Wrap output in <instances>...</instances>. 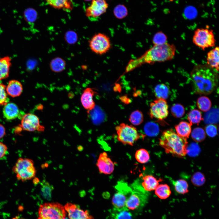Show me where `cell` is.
I'll list each match as a JSON object with an SVG mask.
<instances>
[{
	"label": "cell",
	"instance_id": "3",
	"mask_svg": "<svg viewBox=\"0 0 219 219\" xmlns=\"http://www.w3.org/2000/svg\"><path fill=\"white\" fill-rule=\"evenodd\" d=\"M159 144L166 153L173 156L183 157L187 154V139L180 137L172 129L163 132L159 139Z\"/></svg>",
	"mask_w": 219,
	"mask_h": 219
},
{
	"label": "cell",
	"instance_id": "10",
	"mask_svg": "<svg viewBox=\"0 0 219 219\" xmlns=\"http://www.w3.org/2000/svg\"><path fill=\"white\" fill-rule=\"evenodd\" d=\"M89 46L93 52L101 55L106 53L111 47L110 39L106 35L98 33L94 35L89 41Z\"/></svg>",
	"mask_w": 219,
	"mask_h": 219
},
{
	"label": "cell",
	"instance_id": "15",
	"mask_svg": "<svg viewBox=\"0 0 219 219\" xmlns=\"http://www.w3.org/2000/svg\"><path fill=\"white\" fill-rule=\"evenodd\" d=\"M96 165L99 172L105 174H110L114 170V163L105 152L100 154L97 160Z\"/></svg>",
	"mask_w": 219,
	"mask_h": 219
},
{
	"label": "cell",
	"instance_id": "43",
	"mask_svg": "<svg viewBox=\"0 0 219 219\" xmlns=\"http://www.w3.org/2000/svg\"><path fill=\"white\" fill-rule=\"evenodd\" d=\"M200 152V148L199 146L195 144H191L187 148V153L192 156H195L199 154Z\"/></svg>",
	"mask_w": 219,
	"mask_h": 219
},
{
	"label": "cell",
	"instance_id": "42",
	"mask_svg": "<svg viewBox=\"0 0 219 219\" xmlns=\"http://www.w3.org/2000/svg\"><path fill=\"white\" fill-rule=\"evenodd\" d=\"M41 187V191L43 196L47 198H50L53 189V186L49 182L44 181L43 182Z\"/></svg>",
	"mask_w": 219,
	"mask_h": 219
},
{
	"label": "cell",
	"instance_id": "34",
	"mask_svg": "<svg viewBox=\"0 0 219 219\" xmlns=\"http://www.w3.org/2000/svg\"><path fill=\"white\" fill-rule=\"evenodd\" d=\"M191 181L194 186H200L204 184L205 181V178L203 173L200 172H197L192 176Z\"/></svg>",
	"mask_w": 219,
	"mask_h": 219
},
{
	"label": "cell",
	"instance_id": "8",
	"mask_svg": "<svg viewBox=\"0 0 219 219\" xmlns=\"http://www.w3.org/2000/svg\"><path fill=\"white\" fill-rule=\"evenodd\" d=\"M117 190L112 199L113 210L120 211L128 210L126 207L127 200L132 192L131 187L122 181L118 182L115 186Z\"/></svg>",
	"mask_w": 219,
	"mask_h": 219
},
{
	"label": "cell",
	"instance_id": "1",
	"mask_svg": "<svg viewBox=\"0 0 219 219\" xmlns=\"http://www.w3.org/2000/svg\"><path fill=\"white\" fill-rule=\"evenodd\" d=\"M193 89L197 94L208 95L217 88L218 75L217 71L207 64L194 66L190 73Z\"/></svg>",
	"mask_w": 219,
	"mask_h": 219
},
{
	"label": "cell",
	"instance_id": "6",
	"mask_svg": "<svg viewBox=\"0 0 219 219\" xmlns=\"http://www.w3.org/2000/svg\"><path fill=\"white\" fill-rule=\"evenodd\" d=\"M12 171L16 174L17 179L23 182L33 178L36 173L33 161L26 158H18Z\"/></svg>",
	"mask_w": 219,
	"mask_h": 219
},
{
	"label": "cell",
	"instance_id": "44",
	"mask_svg": "<svg viewBox=\"0 0 219 219\" xmlns=\"http://www.w3.org/2000/svg\"><path fill=\"white\" fill-rule=\"evenodd\" d=\"M205 131L207 134L210 137L215 136L217 134V127L213 124H209L205 127Z\"/></svg>",
	"mask_w": 219,
	"mask_h": 219
},
{
	"label": "cell",
	"instance_id": "37",
	"mask_svg": "<svg viewBox=\"0 0 219 219\" xmlns=\"http://www.w3.org/2000/svg\"><path fill=\"white\" fill-rule=\"evenodd\" d=\"M167 37L162 31L156 33L154 36L152 42L154 45H159L167 42Z\"/></svg>",
	"mask_w": 219,
	"mask_h": 219
},
{
	"label": "cell",
	"instance_id": "18",
	"mask_svg": "<svg viewBox=\"0 0 219 219\" xmlns=\"http://www.w3.org/2000/svg\"><path fill=\"white\" fill-rule=\"evenodd\" d=\"M218 47L210 50L207 54V64L216 71H219V50Z\"/></svg>",
	"mask_w": 219,
	"mask_h": 219
},
{
	"label": "cell",
	"instance_id": "26",
	"mask_svg": "<svg viewBox=\"0 0 219 219\" xmlns=\"http://www.w3.org/2000/svg\"><path fill=\"white\" fill-rule=\"evenodd\" d=\"M197 105L200 110L206 112L210 109L211 103L210 99L207 97L203 96L198 99Z\"/></svg>",
	"mask_w": 219,
	"mask_h": 219
},
{
	"label": "cell",
	"instance_id": "22",
	"mask_svg": "<svg viewBox=\"0 0 219 219\" xmlns=\"http://www.w3.org/2000/svg\"><path fill=\"white\" fill-rule=\"evenodd\" d=\"M191 125L186 121L180 122L175 127L176 134L180 137L187 139L191 133Z\"/></svg>",
	"mask_w": 219,
	"mask_h": 219
},
{
	"label": "cell",
	"instance_id": "13",
	"mask_svg": "<svg viewBox=\"0 0 219 219\" xmlns=\"http://www.w3.org/2000/svg\"><path fill=\"white\" fill-rule=\"evenodd\" d=\"M64 207L69 219H94L87 210L81 209L76 204L67 203Z\"/></svg>",
	"mask_w": 219,
	"mask_h": 219
},
{
	"label": "cell",
	"instance_id": "28",
	"mask_svg": "<svg viewBox=\"0 0 219 219\" xmlns=\"http://www.w3.org/2000/svg\"><path fill=\"white\" fill-rule=\"evenodd\" d=\"M135 158L139 162L144 164L148 161L150 159V155L147 150L141 148L137 151L135 154Z\"/></svg>",
	"mask_w": 219,
	"mask_h": 219
},
{
	"label": "cell",
	"instance_id": "30",
	"mask_svg": "<svg viewBox=\"0 0 219 219\" xmlns=\"http://www.w3.org/2000/svg\"><path fill=\"white\" fill-rule=\"evenodd\" d=\"M174 185L176 191L179 193L184 194L189 191L188 184L183 179H180L176 181Z\"/></svg>",
	"mask_w": 219,
	"mask_h": 219
},
{
	"label": "cell",
	"instance_id": "17",
	"mask_svg": "<svg viewBox=\"0 0 219 219\" xmlns=\"http://www.w3.org/2000/svg\"><path fill=\"white\" fill-rule=\"evenodd\" d=\"M6 90L8 95L12 97H15L19 96L21 94L23 87L19 81L12 79L9 81L6 86Z\"/></svg>",
	"mask_w": 219,
	"mask_h": 219
},
{
	"label": "cell",
	"instance_id": "4",
	"mask_svg": "<svg viewBox=\"0 0 219 219\" xmlns=\"http://www.w3.org/2000/svg\"><path fill=\"white\" fill-rule=\"evenodd\" d=\"M132 192L126 202L128 210H136L143 207L148 199V194L137 180L131 185Z\"/></svg>",
	"mask_w": 219,
	"mask_h": 219
},
{
	"label": "cell",
	"instance_id": "48",
	"mask_svg": "<svg viewBox=\"0 0 219 219\" xmlns=\"http://www.w3.org/2000/svg\"><path fill=\"white\" fill-rule=\"evenodd\" d=\"M12 219H24L20 218L16 216L14 217Z\"/></svg>",
	"mask_w": 219,
	"mask_h": 219
},
{
	"label": "cell",
	"instance_id": "21",
	"mask_svg": "<svg viewBox=\"0 0 219 219\" xmlns=\"http://www.w3.org/2000/svg\"><path fill=\"white\" fill-rule=\"evenodd\" d=\"M141 186L147 191H150L155 189L159 182L162 181L161 179H157L151 175H147L143 176Z\"/></svg>",
	"mask_w": 219,
	"mask_h": 219
},
{
	"label": "cell",
	"instance_id": "36",
	"mask_svg": "<svg viewBox=\"0 0 219 219\" xmlns=\"http://www.w3.org/2000/svg\"><path fill=\"white\" fill-rule=\"evenodd\" d=\"M171 111L172 115L176 118L182 117L185 112L184 107L179 104L173 105L171 108Z\"/></svg>",
	"mask_w": 219,
	"mask_h": 219
},
{
	"label": "cell",
	"instance_id": "40",
	"mask_svg": "<svg viewBox=\"0 0 219 219\" xmlns=\"http://www.w3.org/2000/svg\"><path fill=\"white\" fill-rule=\"evenodd\" d=\"M114 210L113 219H131L132 215L128 210L120 211Z\"/></svg>",
	"mask_w": 219,
	"mask_h": 219
},
{
	"label": "cell",
	"instance_id": "33",
	"mask_svg": "<svg viewBox=\"0 0 219 219\" xmlns=\"http://www.w3.org/2000/svg\"><path fill=\"white\" fill-rule=\"evenodd\" d=\"M114 16L117 18L121 19L127 16L128 15V10L126 7L123 5H117L113 9Z\"/></svg>",
	"mask_w": 219,
	"mask_h": 219
},
{
	"label": "cell",
	"instance_id": "50",
	"mask_svg": "<svg viewBox=\"0 0 219 219\" xmlns=\"http://www.w3.org/2000/svg\"><path fill=\"white\" fill-rule=\"evenodd\" d=\"M64 219H67V218L66 217V218H65ZM68 219H69V218H68Z\"/></svg>",
	"mask_w": 219,
	"mask_h": 219
},
{
	"label": "cell",
	"instance_id": "46",
	"mask_svg": "<svg viewBox=\"0 0 219 219\" xmlns=\"http://www.w3.org/2000/svg\"><path fill=\"white\" fill-rule=\"evenodd\" d=\"M5 134V129L4 127L0 124V139L3 138Z\"/></svg>",
	"mask_w": 219,
	"mask_h": 219
},
{
	"label": "cell",
	"instance_id": "16",
	"mask_svg": "<svg viewBox=\"0 0 219 219\" xmlns=\"http://www.w3.org/2000/svg\"><path fill=\"white\" fill-rule=\"evenodd\" d=\"M94 89L87 88L83 91L81 97V102L84 109L89 112L94 109L95 103L93 97L96 93Z\"/></svg>",
	"mask_w": 219,
	"mask_h": 219
},
{
	"label": "cell",
	"instance_id": "24",
	"mask_svg": "<svg viewBox=\"0 0 219 219\" xmlns=\"http://www.w3.org/2000/svg\"><path fill=\"white\" fill-rule=\"evenodd\" d=\"M52 7L58 9H71L72 8L71 2L69 0H45Z\"/></svg>",
	"mask_w": 219,
	"mask_h": 219
},
{
	"label": "cell",
	"instance_id": "49",
	"mask_svg": "<svg viewBox=\"0 0 219 219\" xmlns=\"http://www.w3.org/2000/svg\"><path fill=\"white\" fill-rule=\"evenodd\" d=\"M84 0L86 1H91V0Z\"/></svg>",
	"mask_w": 219,
	"mask_h": 219
},
{
	"label": "cell",
	"instance_id": "5",
	"mask_svg": "<svg viewBox=\"0 0 219 219\" xmlns=\"http://www.w3.org/2000/svg\"><path fill=\"white\" fill-rule=\"evenodd\" d=\"M67 213L64 206L58 202H47L41 204L37 219H64Z\"/></svg>",
	"mask_w": 219,
	"mask_h": 219
},
{
	"label": "cell",
	"instance_id": "45",
	"mask_svg": "<svg viewBox=\"0 0 219 219\" xmlns=\"http://www.w3.org/2000/svg\"><path fill=\"white\" fill-rule=\"evenodd\" d=\"M7 149V146L3 143L0 142V159L5 156Z\"/></svg>",
	"mask_w": 219,
	"mask_h": 219
},
{
	"label": "cell",
	"instance_id": "29",
	"mask_svg": "<svg viewBox=\"0 0 219 219\" xmlns=\"http://www.w3.org/2000/svg\"><path fill=\"white\" fill-rule=\"evenodd\" d=\"M144 120L143 115L140 110H137L132 112L130 116L129 120L133 125H138Z\"/></svg>",
	"mask_w": 219,
	"mask_h": 219
},
{
	"label": "cell",
	"instance_id": "39",
	"mask_svg": "<svg viewBox=\"0 0 219 219\" xmlns=\"http://www.w3.org/2000/svg\"><path fill=\"white\" fill-rule=\"evenodd\" d=\"M6 86L0 83V106H4L9 102V99L6 90Z\"/></svg>",
	"mask_w": 219,
	"mask_h": 219
},
{
	"label": "cell",
	"instance_id": "23",
	"mask_svg": "<svg viewBox=\"0 0 219 219\" xmlns=\"http://www.w3.org/2000/svg\"><path fill=\"white\" fill-rule=\"evenodd\" d=\"M171 191L169 186L166 184L158 185L155 189V193L159 198L165 199L171 194Z\"/></svg>",
	"mask_w": 219,
	"mask_h": 219
},
{
	"label": "cell",
	"instance_id": "2",
	"mask_svg": "<svg viewBox=\"0 0 219 219\" xmlns=\"http://www.w3.org/2000/svg\"><path fill=\"white\" fill-rule=\"evenodd\" d=\"M176 50V47L173 44L166 42L161 44L154 45L140 57L130 61L125 73L133 71L144 64H152L171 60L175 56Z\"/></svg>",
	"mask_w": 219,
	"mask_h": 219
},
{
	"label": "cell",
	"instance_id": "47",
	"mask_svg": "<svg viewBox=\"0 0 219 219\" xmlns=\"http://www.w3.org/2000/svg\"><path fill=\"white\" fill-rule=\"evenodd\" d=\"M33 182L34 184H37L39 182V179L38 178L34 177L33 178Z\"/></svg>",
	"mask_w": 219,
	"mask_h": 219
},
{
	"label": "cell",
	"instance_id": "25",
	"mask_svg": "<svg viewBox=\"0 0 219 219\" xmlns=\"http://www.w3.org/2000/svg\"><path fill=\"white\" fill-rule=\"evenodd\" d=\"M154 92L157 98H162L165 99L167 98L169 94L168 88L163 84L157 85L155 88Z\"/></svg>",
	"mask_w": 219,
	"mask_h": 219
},
{
	"label": "cell",
	"instance_id": "38",
	"mask_svg": "<svg viewBox=\"0 0 219 219\" xmlns=\"http://www.w3.org/2000/svg\"><path fill=\"white\" fill-rule=\"evenodd\" d=\"M24 17L26 21L29 23L33 22L36 20L37 16L36 11L32 8L26 10L24 13Z\"/></svg>",
	"mask_w": 219,
	"mask_h": 219
},
{
	"label": "cell",
	"instance_id": "7",
	"mask_svg": "<svg viewBox=\"0 0 219 219\" xmlns=\"http://www.w3.org/2000/svg\"><path fill=\"white\" fill-rule=\"evenodd\" d=\"M116 130L117 139L124 144L133 146L141 137L137 129L131 125L122 123L116 127Z\"/></svg>",
	"mask_w": 219,
	"mask_h": 219
},
{
	"label": "cell",
	"instance_id": "20",
	"mask_svg": "<svg viewBox=\"0 0 219 219\" xmlns=\"http://www.w3.org/2000/svg\"><path fill=\"white\" fill-rule=\"evenodd\" d=\"M3 113L5 118L8 120H11L18 116L19 111L18 107L15 104L8 103L4 106Z\"/></svg>",
	"mask_w": 219,
	"mask_h": 219
},
{
	"label": "cell",
	"instance_id": "41",
	"mask_svg": "<svg viewBox=\"0 0 219 219\" xmlns=\"http://www.w3.org/2000/svg\"><path fill=\"white\" fill-rule=\"evenodd\" d=\"M184 14L185 17L187 19H193L197 16V11L194 7L191 5L188 6L185 9Z\"/></svg>",
	"mask_w": 219,
	"mask_h": 219
},
{
	"label": "cell",
	"instance_id": "27",
	"mask_svg": "<svg viewBox=\"0 0 219 219\" xmlns=\"http://www.w3.org/2000/svg\"><path fill=\"white\" fill-rule=\"evenodd\" d=\"M189 123L192 124H198L203 119L200 112L196 109L191 111L188 113L187 117Z\"/></svg>",
	"mask_w": 219,
	"mask_h": 219
},
{
	"label": "cell",
	"instance_id": "11",
	"mask_svg": "<svg viewBox=\"0 0 219 219\" xmlns=\"http://www.w3.org/2000/svg\"><path fill=\"white\" fill-rule=\"evenodd\" d=\"M150 106L149 115L151 118L162 120L168 116V106L165 99L157 98L151 103Z\"/></svg>",
	"mask_w": 219,
	"mask_h": 219
},
{
	"label": "cell",
	"instance_id": "14",
	"mask_svg": "<svg viewBox=\"0 0 219 219\" xmlns=\"http://www.w3.org/2000/svg\"><path fill=\"white\" fill-rule=\"evenodd\" d=\"M108 6L105 0H92L90 5L85 10V15L89 17H98L106 12Z\"/></svg>",
	"mask_w": 219,
	"mask_h": 219
},
{
	"label": "cell",
	"instance_id": "31",
	"mask_svg": "<svg viewBox=\"0 0 219 219\" xmlns=\"http://www.w3.org/2000/svg\"><path fill=\"white\" fill-rule=\"evenodd\" d=\"M144 130L146 134L149 136H155L157 135L159 131L158 127L157 125L151 122L147 123L144 127Z\"/></svg>",
	"mask_w": 219,
	"mask_h": 219
},
{
	"label": "cell",
	"instance_id": "35",
	"mask_svg": "<svg viewBox=\"0 0 219 219\" xmlns=\"http://www.w3.org/2000/svg\"><path fill=\"white\" fill-rule=\"evenodd\" d=\"M63 60L60 58H56L51 61L50 64L51 69L54 71L58 72L62 70L65 67Z\"/></svg>",
	"mask_w": 219,
	"mask_h": 219
},
{
	"label": "cell",
	"instance_id": "19",
	"mask_svg": "<svg viewBox=\"0 0 219 219\" xmlns=\"http://www.w3.org/2000/svg\"><path fill=\"white\" fill-rule=\"evenodd\" d=\"M12 59L9 56L0 57V80L8 78L12 66Z\"/></svg>",
	"mask_w": 219,
	"mask_h": 219
},
{
	"label": "cell",
	"instance_id": "32",
	"mask_svg": "<svg viewBox=\"0 0 219 219\" xmlns=\"http://www.w3.org/2000/svg\"><path fill=\"white\" fill-rule=\"evenodd\" d=\"M206 137L204 130L200 127L194 128L191 133L193 139L196 142H200L203 141Z\"/></svg>",
	"mask_w": 219,
	"mask_h": 219
},
{
	"label": "cell",
	"instance_id": "9",
	"mask_svg": "<svg viewBox=\"0 0 219 219\" xmlns=\"http://www.w3.org/2000/svg\"><path fill=\"white\" fill-rule=\"evenodd\" d=\"M193 43L203 50L215 45L216 40L212 30L200 28L194 32L192 38Z\"/></svg>",
	"mask_w": 219,
	"mask_h": 219
},
{
	"label": "cell",
	"instance_id": "12",
	"mask_svg": "<svg viewBox=\"0 0 219 219\" xmlns=\"http://www.w3.org/2000/svg\"><path fill=\"white\" fill-rule=\"evenodd\" d=\"M20 126L23 130L30 132H43L45 129L40 124L38 117L31 113L26 114L23 116Z\"/></svg>",
	"mask_w": 219,
	"mask_h": 219
}]
</instances>
